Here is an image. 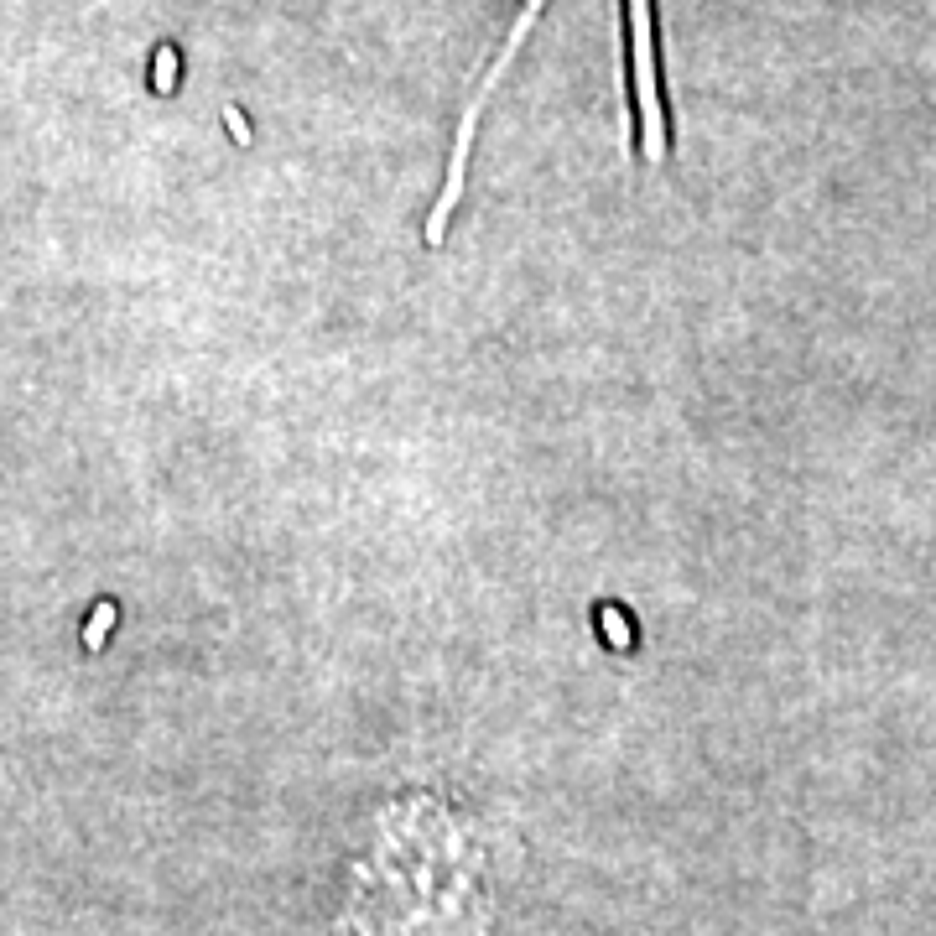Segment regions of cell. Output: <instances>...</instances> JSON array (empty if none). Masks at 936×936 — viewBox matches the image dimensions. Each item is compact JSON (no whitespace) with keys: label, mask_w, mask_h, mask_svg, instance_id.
Here are the masks:
<instances>
[{"label":"cell","mask_w":936,"mask_h":936,"mask_svg":"<svg viewBox=\"0 0 936 936\" xmlns=\"http://www.w3.org/2000/svg\"><path fill=\"white\" fill-rule=\"evenodd\" d=\"M536 11H541V0H526V11H520V21L510 26V42H505V52H500V58H494L489 78L479 84L474 104H468V115H463V125H458V141H453V162H448V182H442V193H437V208H432V219H427V245H442V234H448V219H453V208H458V193H463V167H468V146H474V125H479V110H484V99L494 94V84H500V78H505V68L515 63V52H520V42H526V32H531Z\"/></svg>","instance_id":"6da1fadb"},{"label":"cell","mask_w":936,"mask_h":936,"mask_svg":"<svg viewBox=\"0 0 936 936\" xmlns=\"http://www.w3.org/2000/svg\"><path fill=\"white\" fill-rule=\"evenodd\" d=\"M172 47H162V58H156V89H172Z\"/></svg>","instance_id":"277c9868"},{"label":"cell","mask_w":936,"mask_h":936,"mask_svg":"<svg viewBox=\"0 0 936 936\" xmlns=\"http://www.w3.org/2000/svg\"><path fill=\"white\" fill-rule=\"evenodd\" d=\"M630 52H635V104H640V156L666 162V110L656 89V42H650V0H630Z\"/></svg>","instance_id":"7a4b0ae2"},{"label":"cell","mask_w":936,"mask_h":936,"mask_svg":"<svg viewBox=\"0 0 936 936\" xmlns=\"http://www.w3.org/2000/svg\"><path fill=\"white\" fill-rule=\"evenodd\" d=\"M229 130H234V136H240V141H250V130H245V120H240V110H229Z\"/></svg>","instance_id":"5b68a950"},{"label":"cell","mask_w":936,"mask_h":936,"mask_svg":"<svg viewBox=\"0 0 936 936\" xmlns=\"http://www.w3.org/2000/svg\"><path fill=\"white\" fill-rule=\"evenodd\" d=\"M110 619H115V609L104 604V609H94V624H89V645H99L104 635H110Z\"/></svg>","instance_id":"3957f363"}]
</instances>
